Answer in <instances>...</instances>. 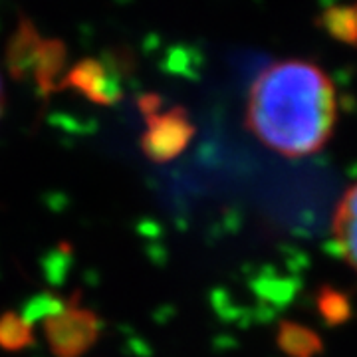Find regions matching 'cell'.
Here are the masks:
<instances>
[{"mask_svg": "<svg viewBox=\"0 0 357 357\" xmlns=\"http://www.w3.org/2000/svg\"><path fill=\"white\" fill-rule=\"evenodd\" d=\"M66 60L64 42L42 36L24 16L18 20L6 46V68L16 79H30L44 96H50L64 86Z\"/></svg>", "mask_w": 357, "mask_h": 357, "instance_id": "2", "label": "cell"}, {"mask_svg": "<svg viewBox=\"0 0 357 357\" xmlns=\"http://www.w3.org/2000/svg\"><path fill=\"white\" fill-rule=\"evenodd\" d=\"M332 241L335 252L357 274V183H354L335 204Z\"/></svg>", "mask_w": 357, "mask_h": 357, "instance_id": "6", "label": "cell"}, {"mask_svg": "<svg viewBox=\"0 0 357 357\" xmlns=\"http://www.w3.org/2000/svg\"><path fill=\"white\" fill-rule=\"evenodd\" d=\"M318 310L321 318L326 319L330 326H337L345 319L349 318L351 307H349V300L344 294L335 292V290H321L318 298Z\"/></svg>", "mask_w": 357, "mask_h": 357, "instance_id": "9", "label": "cell"}, {"mask_svg": "<svg viewBox=\"0 0 357 357\" xmlns=\"http://www.w3.org/2000/svg\"><path fill=\"white\" fill-rule=\"evenodd\" d=\"M244 123L272 153L286 159L318 155L337 126L332 77L307 60L266 66L248 89Z\"/></svg>", "mask_w": 357, "mask_h": 357, "instance_id": "1", "label": "cell"}, {"mask_svg": "<svg viewBox=\"0 0 357 357\" xmlns=\"http://www.w3.org/2000/svg\"><path fill=\"white\" fill-rule=\"evenodd\" d=\"M42 326L56 357H82L100 335V318L76 300H64L56 312L42 318Z\"/></svg>", "mask_w": 357, "mask_h": 357, "instance_id": "4", "label": "cell"}, {"mask_svg": "<svg viewBox=\"0 0 357 357\" xmlns=\"http://www.w3.org/2000/svg\"><path fill=\"white\" fill-rule=\"evenodd\" d=\"M32 342V321L14 312L0 316V345L4 349H22Z\"/></svg>", "mask_w": 357, "mask_h": 357, "instance_id": "8", "label": "cell"}, {"mask_svg": "<svg viewBox=\"0 0 357 357\" xmlns=\"http://www.w3.org/2000/svg\"><path fill=\"white\" fill-rule=\"evenodd\" d=\"M161 102L155 96H145L139 100L141 112L145 114V133L141 137V149L147 159L155 163H167L183 153L192 135L189 112L183 107H159Z\"/></svg>", "mask_w": 357, "mask_h": 357, "instance_id": "3", "label": "cell"}, {"mask_svg": "<svg viewBox=\"0 0 357 357\" xmlns=\"http://www.w3.org/2000/svg\"><path fill=\"white\" fill-rule=\"evenodd\" d=\"M4 112V84H2V76H0V117Z\"/></svg>", "mask_w": 357, "mask_h": 357, "instance_id": "10", "label": "cell"}, {"mask_svg": "<svg viewBox=\"0 0 357 357\" xmlns=\"http://www.w3.org/2000/svg\"><path fill=\"white\" fill-rule=\"evenodd\" d=\"M62 88H72L93 103L112 105L121 98V89L112 74V68L102 60L88 58L68 70Z\"/></svg>", "mask_w": 357, "mask_h": 357, "instance_id": "5", "label": "cell"}, {"mask_svg": "<svg viewBox=\"0 0 357 357\" xmlns=\"http://www.w3.org/2000/svg\"><path fill=\"white\" fill-rule=\"evenodd\" d=\"M276 342L288 357H316L321 351V340L318 333L294 321L282 324Z\"/></svg>", "mask_w": 357, "mask_h": 357, "instance_id": "7", "label": "cell"}]
</instances>
